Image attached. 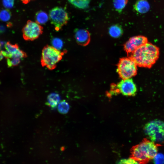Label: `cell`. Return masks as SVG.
<instances>
[{"label":"cell","mask_w":164,"mask_h":164,"mask_svg":"<svg viewBox=\"0 0 164 164\" xmlns=\"http://www.w3.org/2000/svg\"><path fill=\"white\" fill-rule=\"evenodd\" d=\"M159 55V48L147 42L135 50L128 57L139 67L150 68L156 62Z\"/></svg>","instance_id":"cell-1"},{"label":"cell","mask_w":164,"mask_h":164,"mask_svg":"<svg viewBox=\"0 0 164 164\" xmlns=\"http://www.w3.org/2000/svg\"><path fill=\"white\" fill-rule=\"evenodd\" d=\"M159 145L145 138L139 144L133 147L132 158L139 163H147L157 153L158 147Z\"/></svg>","instance_id":"cell-2"},{"label":"cell","mask_w":164,"mask_h":164,"mask_svg":"<svg viewBox=\"0 0 164 164\" xmlns=\"http://www.w3.org/2000/svg\"><path fill=\"white\" fill-rule=\"evenodd\" d=\"M66 52L65 50L61 51L53 46H45L42 51L40 60L42 66L50 70L55 69Z\"/></svg>","instance_id":"cell-3"},{"label":"cell","mask_w":164,"mask_h":164,"mask_svg":"<svg viewBox=\"0 0 164 164\" xmlns=\"http://www.w3.org/2000/svg\"><path fill=\"white\" fill-rule=\"evenodd\" d=\"M145 132L150 140L160 145L164 143V122L155 120L147 123L144 128Z\"/></svg>","instance_id":"cell-4"},{"label":"cell","mask_w":164,"mask_h":164,"mask_svg":"<svg viewBox=\"0 0 164 164\" xmlns=\"http://www.w3.org/2000/svg\"><path fill=\"white\" fill-rule=\"evenodd\" d=\"M137 66L130 57H123L120 59L117 64V71L122 79L131 78L137 74Z\"/></svg>","instance_id":"cell-5"},{"label":"cell","mask_w":164,"mask_h":164,"mask_svg":"<svg viewBox=\"0 0 164 164\" xmlns=\"http://www.w3.org/2000/svg\"><path fill=\"white\" fill-rule=\"evenodd\" d=\"M49 18L51 24L58 31L67 23L69 17L68 13L63 8L56 7L49 12Z\"/></svg>","instance_id":"cell-6"},{"label":"cell","mask_w":164,"mask_h":164,"mask_svg":"<svg viewBox=\"0 0 164 164\" xmlns=\"http://www.w3.org/2000/svg\"><path fill=\"white\" fill-rule=\"evenodd\" d=\"M43 27L36 22L27 21L22 30V36L26 41H33L39 37L43 33Z\"/></svg>","instance_id":"cell-7"},{"label":"cell","mask_w":164,"mask_h":164,"mask_svg":"<svg viewBox=\"0 0 164 164\" xmlns=\"http://www.w3.org/2000/svg\"><path fill=\"white\" fill-rule=\"evenodd\" d=\"M5 50L0 52L6 59L18 58L22 59L27 56L26 53L21 50L17 44H12L8 42L5 44Z\"/></svg>","instance_id":"cell-8"},{"label":"cell","mask_w":164,"mask_h":164,"mask_svg":"<svg viewBox=\"0 0 164 164\" xmlns=\"http://www.w3.org/2000/svg\"><path fill=\"white\" fill-rule=\"evenodd\" d=\"M116 86L119 93L126 96H132L137 91L136 86L131 78L121 80Z\"/></svg>","instance_id":"cell-9"},{"label":"cell","mask_w":164,"mask_h":164,"mask_svg":"<svg viewBox=\"0 0 164 164\" xmlns=\"http://www.w3.org/2000/svg\"><path fill=\"white\" fill-rule=\"evenodd\" d=\"M147 38L143 36H138L131 37L125 44L124 49L128 56L137 48L147 42Z\"/></svg>","instance_id":"cell-10"},{"label":"cell","mask_w":164,"mask_h":164,"mask_svg":"<svg viewBox=\"0 0 164 164\" xmlns=\"http://www.w3.org/2000/svg\"><path fill=\"white\" fill-rule=\"evenodd\" d=\"M74 37L77 43L82 46L87 45L90 41V33L85 29H76L74 32Z\"/></svg>","instance_id":"cell-11"},{"label":"cell","mask_w":164,"mask_h":164,"mask_svg":"<svg viewBox=\"0 0 164 164\" xmlns=\"http://www.w3.org/2000/svg\"><path fill=\"white\" fill-rule=\"evenodd\" d=\"M135 10L140 13H145L149 11L150 5L148 2L145 0H139L134 6Z\"/></svg>","instance_id":"cell-12"},{"label":"cell","mask_w":164,"mask_h":164,"mask_svg":"<svg viewBox=\"0 0 164 164\" xmlns=\"http://www.w3.org/2000/svg\"><path fill=\"white\" fill-rule=\"evenodd\" d=\"M60 99V96L58 94L52 93L47 97V104L52 108L55 109L59 103Z\"/></svg>","instance_id":"cell-13"},{"label":"cell","mask_w":164,"mask_h":164,"mask_svg":"<svg viewBox=\"0 0 164 164\" xmlns=\"http://www.w3.org/2000/svg\"><path fill=\"white\" fill-rule=\"evenodd\" d=\"M123 31L122 29L120 26L115 25L110 27L109 29V33L112 37L117 38L122 35Z\"/></svg>","instance_id":"cell-14"},{"label":"cell","mask_w":164,"mask_h":164,"mask_svg":"<svg viewBox=\"0 0 164 164\" xmlns=\"http://www.w3.org/2000/svg\"><path fill=\"white\" fill-rule=\"evenodd\" d=\"M49 17L45 12L40 11L37 12L35 15L36 22L39 24L46 23L48 20Z\"/></svg>","instance_id":"cell-15"},{"label":"cell","mask_w":164,"mask_h":164,"mask_svg":"<svg viewBox=\"0 0 164 164\" xmlns=\"http://www.w3.org/2000/svg\"><path fill=\"white\" fill-rule=\"evenodd\" d=\"M68 1L74 6L81 9L87 8L90 1V0H68Z\"/></svg>","instance_id":"cell-16"},{"label":"cell","mask_w":164,"mask_h":164,"mask_svg":"<svg viewBox=\"0 0 164 164\" xmlns=\"http://www.w3.org/2000/svg\"><path fill=\"white\" fill-rule=\"evenodd\" d=\"M70 106L68 103L64 100L58 105V110L59 112L62 114H67L69 111Z\"/></svg>","instance_id":"cell-17"},{"label":"cell","mask_w":164,"mask_h":164,"mask_svg":"<svg viewBox=\"0 0 164 164\" xmlns=\"http://www.w3.org/2000/svg\"><path fill=\"white\" fill-rule=\"evenodd\" d=\"M128 0H113V5L118 11L120 12L125 7Z\"/></svg>","instance_id":"cell-18"},{"label":"cell","mask_w":164,"mask_h":164,"mask_svg":"<svg viewBox=\"0 0 164 164\" xmlns=\"http://www.w3.org/2000/svg\"><path fill=\"white\" fill-rule=\"evenodd\" d=\"M11 17V13L7 9H3L0 11V19L3 21H9Z\"/></svg>","instance_id":"cell-19"},{"label":"cell","mask_w":164,"mask_h":164,"mask_svg":"<svg viewBox=\"0 0 164 164\" xmlns=\"http://www.w3.org/2000/svg\"><path fill=\"white\" fill-rule=\"evenodd\" d=\"M52 43L53 46L60 50L62 48L63 45L62 41L58 38L53 39Z\"/></svg>","instance_id":"cell-20"},{"label":"cell","mask_w":164,"mask_h":164,"mask_svg":"<svg viewBox=\"0 0 164 164\" xmlns=\"http://www.w3.org/2000/svg\"><path fill=\"white\" fill-rule=\"evenodd\" d=\"M21 59L18 58H7V63L9 67L15 66L19 64Z\"/></svg>","instance_id":"cell-21"},{"label":"cell","mask_w":164,"mask_h":164,"mask_svg":"<svg viewBox=\"0 0 164 164\" xmlns=\"http://www.w3.org/2000/svg\"><path fill=\"white\" fill-rule=\"evenodd\" d=\"M153 159L154 162L155 164L164 163V155L162 153H157Z\"/></svg>","instance_id":"cell-22"},{"label":"cell","mask_w":164,"mask_h":164,"mask_svg":"<svg viewBox=\"0 0 164 164\" xmlns=\"http://www.w3.org/2000/svg\"><path fill=\"white\" fill-rule=\"evenodd\" d=\"M118 163L120 164H138V162L133 158L128 159H122L120 160Z\"/></svg>","instance_id":"cell-23"},{"label":"cell","mask_w":164,"mask_h":164,"mask_svg":"<svg viewBox=\"0 0 164 164\" xmlns=\"http://www.w3.org/2000/svg\"><path fill=\"white\" fill-rule=\"evenodd\" d=\"M3 4L4 6L6 8H12L14 3V0H3Z\"/></svg>","instance_id":"cell-24"},{"label":"cell","mask_w":164,"mask_h":164,"mask_svg":"<svg viewBox=\"0 0 164 164\" xmlns=\"http://www.w3.org/2000/svg\"><path fill=\"white\" fill-rule=\"evenodd\" d=\"M24 4H27L28 3L31 1L34 0H20Z\"/></svg>","instance_id":"cell-25"},{"label":"cell","mask_w":164,"mask_h":164,"mask_svg":"<svg viewBox=\"0 0 164 164\" xmlns=\"http://www.w3.org/2000/svg\"><path fill=\"white\" fill-rule=\"evenodd\" d=\"M0 47H1V44H0Z\"/></svg>","instance_id":"cell-26"}]
</instances>
